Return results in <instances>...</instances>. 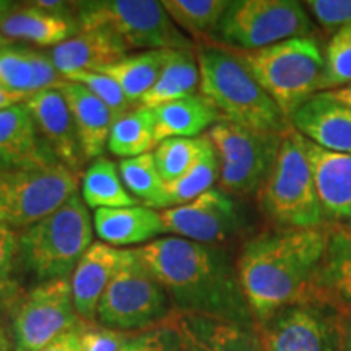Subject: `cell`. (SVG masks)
<instances>
[{"mask_svg":"<svg viewBox=\"0 0 351 351\" xmlns=\"http://www.w3.org/2000/svg\"><path fill=\"white\" fill-rule=\"evenodd\" d=\"M328 234L330 226L274 228L244 241L236 269L254 326L287 306L332 300L320 288Z\"/></svg>","mask_w":351,"mask_h":351,"instance_id":"obj_1","label":"cell"},{"mask_svg":"<svg viewBox=\"0 0 351 351\" xmlns=\"http://www.w3.org/2000/svg\"><path fill=\"white\" fill-rule=\"evenodd\" d=\"M135 251L163 285L174 311L256 327L241 288L236 258L226 245L163 236Z\"/></svg>","mask_w":351,"mask_h":351,"instance_id":"obj_2","label":"cell"},{"mask_svg":"<svg viewBox=\"0 0 351 351\" xmlns=\"http://www.w3.org/2000/svg\"><path fill=\"white\" fill-rule=\"evenodd\" d=\"M195 54L200 95L223 121L271 134H287L291 129L288 117L231 51L217 44H197Z\"/></svg>","mask_w":351,"mask_h":351,"instance_id":"obj_3","label":"cell"},{"mask_svg":"<svg viewBox=\"0 0 351 351\" xmlns=\"http://www.w3.org/2000/svg\"><path fill=\"white\" fill-rule=\"evenodd\" d=\"M230 51V49H228ZM285 116L322 93L326 46L315 36L293 38L258 51H231Z\"/></svg>","mask_w":351,"mask_h":351,"instance_id":"obj_4","label":"cell"},{"mask_svg":"<svg viewBox=\"0 0 351 351\" xmlns=\"http://www.w3.org/2000/svg\"><path fill=\"white\" fill-rule=\"evenodd\" d=\"M93 217L77 192L49 217L21 231V265L41 282L70 280L78 261L93 244Z\"/></svg>","mask_w":351,"mask_h":351,"instance_id":"obj_5","label":"cell"},{"mask_svg":"<svg viewBox=\"0 0 351 351\" xmlns=\"http://www.w3.org/2000/svg\"><path fill=\"white\" fill-rule=\"evenodd\" d=\"M257 200L263 217L280 230L328 226L315 191L306 138L295 129L283 135L274 169Z\"/></svg>","mask_w":351,"mask_h":351,"instance_id":"obj_6","label":"cell"},{"mask_svg":"<svg viewBox=\"0 0 351 351\" xmlns=\"http://www.w3.org/2000/svg\"><path fill=\"white\" fill-rule=\"evenodd\" d=\"M80 29H106L129 51L194 49L197 44L176 26L156 0H88L75 2Z\"/></svg>","mask_w":351,"mask_h":351,"instance_id":"obj_7","label":"cell"},{"mask_svg":"<svg viewBox=\"0 0 351 351\" xmlns=\"http://www.w3.org/2000/svg\"><path fill=\"white\" fill-rule=\"evenodd\" d=\"M317 25L295 0H234L208 44L230 51H258L293 38L314 36Z\"/></svg>","mask_w":351,"mask_h":351,"instance_id":"obj_8","label":"cell"},{"mask_svg":"<svg viewBox=\"0 0 351 351\" xmlns=\"http://www.w3.org/2000/svg\"><path fill=\"white\" fill-rule=\"evenodd\" d=\"M173 313L163 285L140 261L135 249H125L119 270L96 311L99 326L122 333L140 332L166 322Z\"/></svg>","mask_w":351,"mask_h":351,"instance_id":"obj_9","label":"cell"},{"mask_svg":"<svg viewBox=\"0 0 351 351\" xmlns=\"http://www.w3.org/2000/svg\"><path fill=\"white\" fill-rule=\"evenodd\" d=\"M205 135L218 156V187L234 197L257 195L274 169L285 134L247 129L221 119Z\"/></svg>","mask_w":351,"mask_h":351,"instance_id":"obj_10","label":"cell"},{"mask_svg":"<svg viewBox=\"0 0 351 351\" xmlns=\"http://www.w3.org/2000/svg\"><path fill=\"white\" fill-rule=\"evenodd\" d=\"M77 189L78 176L60 163L0 169V223L25 230L62 207Z\"/></svg>","mask_w":351,"mask_h":351,"instance_id":"obj_11","label":"cell"},{"mask_svg":"<svg viewBox=\"0 0 351 351\" xmlns=\"http://www.w3.org/2000/svg\"><path fill=\"white\" fill-rule=\"evenodd\" d=\"M348 306L332 300L298 302L280 309L256 333L262 351H339Z\"/></svg>","mask_w":351,"mask_h":351,"instance_id":"obj_12","label":"cell"},{"mask_svg":"<svg viewBox=\"0 0 351 351\" xmlns=\"http://www.w3.org/2000/svg\"><path fill=\"white\" fill-rule=\"evenodd\" d=\"M83 324L70 280L41 282L25 293L12 315L13 346L15 351H39L62 333L80 330Z\"/></svg>","mask_w":351,"mask_h":351,"instance_id":"obj_13","label":"cell"},{"mask_svg":"<svg viewBox=\"0 0 351 351\" xmlns=\"http://www.w3.org/2000/svg\"><path fill=\"white\" fill-rule=\"evenodd\" d=\"M166 234L202 244L225 245L247 228V217L238 197L218 186L189 204L161 210Z\"/></svg>","mask_w":351,"mask_h":351,"instance_id":"obj_14","label":"cell"},{"mask_svg":"<svg viewBox=\"0 0 351 351\" xmlns=\"http://www.w3.org/2000/svg\"><path fill=\"white\" fill-rule=\"evenodd\" d=\"M43 142L52 156L78 178L83 174V156L75 121L59 88L38 91L25 101Z\"/></svg>","mask_w":351,"mask_h":351,"instance_id":"obj_15","label":"cell"},{"mask_svg":"<svg viewBox=\"0 0 351 351\" xmlns=\"http://www.w3.org/2000/svg\"><path fill=\"white\" fill-rule=\"evenodd\" d=\"M298 134L324 150L351 155V106L327 91L314 95L289 116Z\"/></svg>","mask_w":351,"mask_h":351,"instance_id":"obj_16","label":"cell"},{"mask_svg":"<svg viewBox=\"0 0 351 351\" xmlns=\"http://www.w3.org/2000/svg\"><path fill=\"white\" fill-rule=\"evenodd\" d=\"M315 191L328 226H351V155L324 150L306 138Z\"/></svg>","mask_w":351,"mask_h":351,"instance_id":"obj_17","label":"cell"},{"mask_svg":"<svg viewBox=\"0 0 351 351\" xmlns=\"http://www.w3.org/2000/svg\"><path fill=\"white\" fill-rule=\"evenodd\" d=\"M171 320L181 335L182 351H262L256 327L178 311Z\"/></svg>","mask_w":351,"mask_h":351,"instance_id":"obj_18","label":"cell"},{"mask_svg":"<svg viewBox=\"0 0 351 351\" xmlns=\"http://www.w3.org/2000/svg\"><path fill=\"white\" fill-rule=\"evenodd\" d=\"M59 163L36 129L25 103L0 111V169H28Z\"/></svg>","mask_w":351,"mask_h":351,"instance_id":"obj_19","label":"cell"},{"mask_svg":"<svg viewBox=\"0 0 351 351\" xmlns=\"http://www.w3.org/2000/svg\"><path fill=\"white\" fill-rule=\"evenodd\" d=\"M125 249H117L98 241L90 245L70 276L73 304L85 322H95L99 301L119 270Z\"/></svg>","mask_w":351,"mask_h":351,"instance_id":"obj_20","label":"cell"},{"mask_svg":"<svg viewBox=\"0 0 351 351\" xmlns=\"http://www.w3.org/2000/svg\"><path fill=\"white\" fill-rule=\"evenodd\" d=\"M130 51L106 29H80L75 36L52 47L49 56L64 78L77 72H99Z\"/></svg>","mask_w":351,"mask_h":351,"instance_id":"obj_21","label":"cell"},{"mask_svg":"<svg viewBox=\"0 0 351 351\" xmlns=\"http://www.w3.org/2000/svg\"><path fill=\"white\" fill-rule=\"evenodd\" d=\"M93 228L101 243L117 249L145 245L166 234L161 212L145 205L95 210Z\"/></svg>","mask_w":351,"mask_h":351,"instance_id":"obj_22","label":"cell"},{"mask_svg":"<svg viewBox=\"0 0 351 351\" xmlns=\"http://www.w3.org/2000/svg\"><path fill=\"white\" fill-rule=\"evenodd\" d=\"M57 88L64 95L72 111L85 160L93 161L103 156V152L108 150V140L114 122L121 117L119 114L109 109L103 101H99L78 83L64 78V82Z\"/></svg>","mask_w":351,"mask_h":351,"instance_id":"obj_23","label":"cell"},{"mask_svg":"<svg viewBox=\"0 0 351 351\" xmlns=\"http://www.w3.org/2000/svg\"><path fill=\"white\" fill-rule=\"evenodd\" d=\"M0 32L8 41H25L41 47H56L80 32L75 16L60 15L33 3L16 7L0 23Z\"/></svg>","mask_w":351,"mask_h":351,"instance_id":"obj_24","label":"cell"},{"mask_svg":"<svg viewBox=\"0 0 351 351\" xmlns=\"http://www.w3.org/2000/svg\"><path fill=\"white\" fill-rule=\"evenodd\" d=\"M156 145L166 138L202 137L221 116L200 93L153 108Z\"/></svg>","mask_w":351,"mask_h":351,"instance_id":"obj_25","label":"cell"},{"mask_svg":"<svg viewBox=\"0 0 351 351\" xmlns=\"http://www.w3.org/2000/svg\"><path fill=\"white\" fill-rule=\"evenodd\" d=\"M200 93V69L194 49H173L155 85L143 96L140 106L158 108L169 101Z\"/></svg>","mask_w":351,"mask_h":351,"instance_id":"obj_26","label":"cell"},{"mask_svg":"<svg viewBox=\"0 0 351 351\" xmlns=\"http://www.w3.org/2000/svg\"><path fill=\"white\" fill-rule=\"evenodd\" d=\"M171 51L173 49L142 51L135 52V54H127L116 64L109 65L99 72L106 73L121 86L132 106H140L143 96L155 85L165 64L168 62Z\"/></svg>","mask_w":351,"mask_h":351,"instance_id":"obj_27","label":"cell"},{"mask_svg":"<svg viewBox=\"0 0 351 351\" xmlns=\"http://www.w3.org/2000/svg\"><path fill=\"white\" fill-rule=\"evenodd\" d=\"M82 199L88 208H124L138 205L122 182L119 168L106 156L96 158L82 174Z\"/></svg>","mask_w":351,"mask_h":351,"instance_id":"obj_28","label":"cell"},{"mask_svg":"<svg viewBox=\"0 0 351 351\" xmlns=\"http://www.w3.org/2000/svg\"><path fill=\"white\" fill-rule=\"evenodd\" d=\"M320 288L333 301L351 306V226H330Z\"/></svg>","mask_w":351,"mask_h":351,"instance_id":"obj_29","label":"cell"},{"mask_svg":"<svg viewBox=\"0 0 351 351\" xmlns=\"http://www.w3.org/2000/svg\"><path fill=\"white\" fill-rule=\"evenodd\" d=\"M156 147L153 109L135 106L114 122L108 140V150L121 160L152 153Z\"/></svg>","mask_w":351,"mask_h":351,"instance_id":"obj_30","label":"cell"},{"mask_svg":"<svg viewBox=\"0 0 351 351\" xmlns=\"http://www.w3.org/2000/svg\"><path fill=\"white\" fill-rule=\"evenodd\" d=\"M230 3L228 0H163L171 20L195 44L212 41Z\"/></svg>","mask_w":351,"mask_h":351,"instance_id":"obj_31","label":"cell"},{"mask_svg":"<svg viewBox=\"0 0 351 351\" xmlns=\"http://www.w3.org/2000/svg\"><path fill=\"white\" fill-rule=\"evenodd\" d=\"M117 168H119L121 179L130 195H134L137 200H142L145 207L158 210V212L165 208L166 182L158 173L153 152L121 160Z\"/></svg>","mask_w":351,"mask_h":351,"instance_id":"obj_32","label":"cell"},{"mask_svg":"<svg viewBox=\"0 0 351 351\" xmlns=\"http://www.w3.org/2000/svg\"><path fill=\"white\" fill-rule=\"evenodd\" d=\"M219 181V163L213 143L210 142L207 150L202 153L195 165L176 181L166 184L165 208L179 207L189 204L197 197L217 187Z\"/></svg>","mask_w":351,"mask_h":351,"instance_id":"obj_33","label":"cell"},{"mask_svg":"<svg viewBox=\"0 0 351 351\" xmlns=\"http://www.w3.org/2000/svg\"><path fill=\"white\" fill-rule=\"evenodd\" d=\"M208 145L207 135L195 138H166L158 143L153 150V158L163 181L169 184L186 174Z\"/></svg>","mask_w":351,"mask_h":351,"instance_id":"obj_34","label":"cell"},{"mask_svg":"<svg viewBox=\"0 0 351 351\" xmlns=\"http://www.w3.org/2000/svg\"><path fill=\"white\" fill-rule=\"evenodd\" d=\"M0 83L28 98L34 93L32 47L15 46L13 43L0 47Z\"/></svg>","mask_w":351,"mask_h":351,"instance_id":"obj_35","label":"cell"},{"mask_svg":"<svg viewBox=\"0 0 351 351\" xmlns=\"http://www.w3.org/2000/svg\"><path fill=\"white\" fill-rule=\"evenodd\" d=\"M351 83V25L333 33L326 44V78L322 91Z\"/></svg>","mask_w":351,"mask_h":351,"instance_id":"obj_36","label":"cell"},{"mask_svg":"<svg viewBox=\"0 0 351 351\" xmlns=\"http://www.w3.org/2000/svg\"><path fill=\"white\" fill-rule=\"evenodd\" d=\"M119 351H182L181 335L169 317L160 326L125 333Z\"/></svg>","mask_w":351,"mask_h":351,"instance_id":"obj_37","label":"cell"},{"mask_svg":"<svg viewBox=\"0 0 351 351\" xmlns=\"http://www.w3.org/2000/svg\"><path fill=\"white\" fill-rule=\"evenodd\" d=\"M65 80L78 83V85L86 88L91 95L96 96L99 101H103L109 109H112V111L119 114V116H122V114H125L127 111H130V109L134 108L129 103V99L125 98L124 91L121 90V86L117 85L111 77L106 75V73L77 72V73H70V75L65 77Z\"/></svg>","mask_w":351,"mask_h":351,"instance_id":"obj_38","label":"cell"},{"mask_svg":"<svg viewBox=\"0 0 351 351\" xmlns=\"http://www.w3.org/2000/svg\"><path fill=\"white\" fill-rule=\"evenodd\" d=\"M304 7L314 23L332 34L351 25V0H307Z\"/></svg>","mask_w":351,"mask_h":351,"instance_id":"obj_39","label":"cell"},{"mask_svg":"<svg viewBox=\"0 0 351 351\" xmlns=\"http://www.w3.org/2000/svg\"><path fill=\"white\" fill-rule=\"evenodd\" d=\"M124 335L122 332L85 322L80 328L82 351H119Z\"/></svg>","mask_w":351,"mask_h":351,"instance_id":"obj_40","label":"cell"},{"mask_svg":"<svg viewBox=\"0 0 351 351\" xmlns=\"http://www.w3.org/2000/svg\"><path fill=\"white\" fill-rule=\"evenodd\" d=\"M20 262V234L13 228L0 223V276L10 278Z\"/></svg>","mask_w":351,"mask_h":351,"instance_id":"obj_41","label":"cell"},{"mask_svg":"<svg viewBox=\"0 0 351 351\" xmlns=\"http://www.w3.org/2000/svg\"><path fill=\"white\" fill-rule=\"evenodd\" d=\"M23 295V289L15 280L0 276V317L8 314L13 315Z\"/></svg>","mask_w":351,"mask_h":351,"instance_id":"obj_42","label":"cell"},{"mask_svg":"<svg viewBox=\"0 0 351 351\" xmlns=\"http://www.w3.org/2000/svg\"><path fill=\"white\" fill-rule=\"evenodd\" d=\"M39 351H82L80 330L62 333V335L57 337L49 345H46Z\"/></svg>","mask_w":351,"mask_h":351,"instance_id":"obj_43","label":"cell"},{"mask_svg":"<svg viewBox=\"0 0 351 351\" xmlns=\"http://www.w3.org/2000/svg\"><path fill=\"white\" fill-rule=\"evenodd\" d=\"M26 99H28V96L26 95H21V93H16V91L8 90L5 85H2V83H0V111H2V109L16 106V104L25 103Z\"/></svg>","mask_w":351,"mask_h":351,"instance_id":"obj_44","label":"cell"},{"mask_svg":"<svg viewBox=\"0 0 351 351\" xmlns=\"http://www.w3.org/2000/svg\"><path fill=\"white\" fill-rule=\"evenodd\" d=\"M339 351H351V306L346 307L343 315V327H341Z\"/></svg>","mask_w":351,"mask_h":351,"instance_id":"obj_45","label":"cell"},{"mask_svg":"<svg viewBox=\"0 0 351 351\" xmlns=\"http://www.w3.org/2000/svg\"><path fill=\"white\" fill-rule=\"evenodd\" d=\"M332 98L341 101V103L346 104V106H351V83L350 85H345L341 88H337V90L327 91Z\"/></svg>","mask_w":351,"mask_h":351,"instance_id":"obj_46","label":"cell"},{"mask_svg":"<svg viewBox=\"0 0 351 351\" xmlns=\"http://www.w3.org/2000/svg\"><path fill=\"white\" fill-rule=\"evenodd\" d=\"M13 341L8 337V333L5 330V327L0 324V351H12Z\"/></svg>","mask_w":351,"mask_h":351,"instance_id":"obj_47","label":"cell"},{"mask_svg":"<svg viewBox=\"0 0 351 351\" xmlns=\"http://www.w3.org/2000/svg\"><path fill=\"white\" fill-rule=\"evenodd\" d=\"M19 7L16 3L13 2H8V0H0V20H3L8 13L15 10V8Z\"/></svg>","mask_w":351,"mask_h":351,"instance_id":"obj_48","label":"cell"},{"mask_svg":"<svg viewBox=\"0 0 351 351\" xmlns=\"http://www.w3.org/2000/svg\"><path fill=\"white\" fill-rule=\"evenodd\" d=\"M0 23H2V20H0ZM7 44H10V41H8V39L2 34V32H0V47L7 46Z\"/></svg>","mask_w":351,"mask_h":351,"instance_id":"obj_49","label":"cell"}]
</instances>
